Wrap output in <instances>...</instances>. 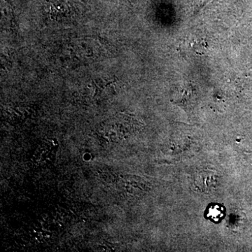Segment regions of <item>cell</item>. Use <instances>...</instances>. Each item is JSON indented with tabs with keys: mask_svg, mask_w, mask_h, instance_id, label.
I'll return each mask as SVG.
<instances>
[{
	"mask_svg": "<svg viewBox=\"0 0 252 252\" xmlns=\"http://www.w3.org/2000/svg\"><path fill=\"white\" fill-rule=\"evenodd\" d=\"M210 0H198V9H200V8L203 7V6H205L207 3L209 2Z\"/></svg>",
	"mask_w": 252,
	"mask_h": 252,
	"instance_id": "3",
	"label": "cell"
},
{
	"mask_svg": "<svg viewBox=\"0 0 252 252\" xmlns=\"http://www.w3.org/2000/svg\"><path fill=\"white\" fill-rule=\"evenodd\" d=\"M195 186L202 191H210L217 187L218 177L217 173L212 170L199 172L195 178Z\"/></svg>",
	"mask_w": 252,
	"mask_h": 252,
	"instance_id": "1",
	"label": "cell"
},
{
	"mask_svg": "<svg viewBox=\"0 0 252 252\" xmlns=\"http://www.w3.org/2000/svg\"><path fill=\"white\" fill-rule=\"evenodd\" d=\"M225 215L224 207L220 204H212L209 206L206 212V217L214 222H220Z\"/></svg>",
	"mask_w": 252,
	"mask_h": 252,
	"instance_id": "2",
	"label": "cell"
}]
</instances>
